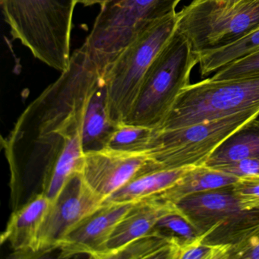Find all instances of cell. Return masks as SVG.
Wrapping results in <instances>:
<instances>
[{
    "mask_svg": "<svg viewBox=\"0 0 259 259\" xmlns=\"http://www.w3.org/2000/svg\"><path fill=\"white\" fill-rule=\"evenodd\" d=\"M258 51L259 27H257L230 45L195 54L198 56L201 75L206 76Z\"/></svg>",
    "mask_w": 259,
    "mask_h": 259,
    "instance_id": "d6986e66",
    "label": "cell"
},
{
    "mask_svg": "<svg viewBox=\"0 0 259 259\" xmlns=\"http://www.w3.org/2000/svg\"><path fill=\"white\" fill-rule=\"evenodd\" d=\"M259 108V75L213 79L185 88L159 130L214 120Z\"/></svg>",
    "mask_w": 259,
    "mask_h": 259,
    "instance_id": "277c9868",
    "label": "cell"
},
{
    "mask_svg": "<svg viewBox=\"0 0 259 259\" xmlns=\"http://www.w3.org/2000/svg\"><path fill=\"white\" fill-rule=\"evenodd\" d=\"M155 228L168 236L177 238L183 242H190L199 236L193 226L180 210L162 217L156 224Z\"/></svg>",
    "mask_w": 259,
    "mask_h": 259,
    "instance_id": "603a6c76",
    "label": "cell"
},
{
    "mask_svg": "<svg viewBox=\"0 0 259 259\" xmlns=\"http://www.w3.org/2000/svg\"><path fill=\"white\" fill-rule=\"evenodd\" d=\"M197 54L177 28L150 66L127 122L158 130L182 91L190 84Z\"/></svg>",
    "mask_w": 259,
    "mask_h": 259,
    "instance_id": "3957f363",
    "label": "cell"
},
{
    "mask_svg": "<svg viewBox=\"0 0 259 259\" xmlns=\"http://www.w3.org/2000/svg\"><path fill=\"white\" fill-rule=\"evenodd\" d=\"M149 151H123L103 147L86 151L81 174L106 200L142 172L160 169Z\"/></svg>",
    "mask_w": 259,
    "mask_h": 259,
    "instance_id": "30bf717a",
    "label": "cell"
},
{
    "mask_svg": "<svg viewBox=\"0 0 259 259\" xmlns=\"http://www.w3.org/2000/svg\"><path fill=\"white\" fill-rule=\"evenodd\" d=\"M105 201L85 183L81 174L74 176L51 204L39 232L34 255L58 249L68 233Z\"/></svg>",
    "mask_w": 259,
    "mask_h": 259,
    "instance_id": "9c48e42d",
    "label": "cell"
},
{
    "mask_svg": "<svg viewBox=\"0 0 259 259\" xmlns=\"http://www.w3.org/2000/svg\"><path fill=\"white\" fill-rule=\"evenodd\" d=\"M218 4L221 5L226 6V7H232L239 2L240 0H216Z\"/></svg>",
    "mask_w": 259,
    "mask_h": 259,
    "instance_id": "f1b7e54d",
    "label": "cell"
},
{
    "mask_svg": "<svg viewBox=\"0 0 259 259\" xmlns=\"http://www.w3.org/2000/svg\"><path fill=\"white\" fill-rule=\"evenodd\" d=\"M174 238L154 227L127 246L116 258L171 259Z\"/></svg>",
    "mask_w": 259,
    "mask_h": 259,
    "instance_id": "44dd1931",
    "label": "cell"
},
{
    "mask_svg": "<svg viewBox=\"0 0 259 259\" xmlns=\"http://www.w3.org/2000/svg\"><path fill=\"white\" fill-rule=\"evenodd\" d=\"M229 259H259V224L242 241L230 246Z\"/></svg>",
    "mask_w": 259,
    "mask_h": 259,
    "instance_id": "484cf974",
    "label": "cell"
},
{
    "mask_svg": "<svg viewBox=\"0 0 259 259\" xmlns=\"http://www.w3.org/2000/svg\"><path fill=\"white\" fill-rule=\"evenodd\" d=\"M181 0H108L84 43L101 72L139 33L176 13Z\"/></svg>",
    "mask_w": 259,
    "mask_h": 259,
    "instance_id": "5b68a950",
    "label": "cell"
},
{
    "mask_svg": "<svg viewBox=\"0 0 259 259\" xmlns=\"http://www.w3.org/2000/svg\"><path fill=\"white\" fill-rule=\"evenodd\" d=\"M178 15L177 28L198 54L230 45L259 27V0H240L232 7L192 0Z\"/></svg>",
    "mask_w": 259,
    "mask_h": 259,
    "instance_id": "52a82bcc",
    "label": "cell"
},
{
    "mask_svg": "<svg viewBox=\"0 0 259 259\" xmlns=\"http://www.w3.org/2000/svg\"><path fill=\"white\" fill-rule=\"evenodd\" d=\"M259 157V119L254 118L232 133L206 160L216 166L244 159Z\"/></svg>",
    "mask_w": 259,
    "mask_h": 259,
    "instance_id": "ac0fdd59",
    "label": "cell"
},
{
    "mask_svg": "<svg viewBox=\"0 0 259 259\" xmlns=\"http://www.w3.org/2000/svg\"><path fill=\"white\" fill-rule=\"evenodd\" d=\"M116 124L112 120L109 110L107 88L101 78L89 99L83 116L81 139L84 151L103 148Z\"/></svg>",
    "mask_w": 259,
    "mask_h": 259,
    "instance_id": "2e32d148",
    "label": "cell"
},
{
    "mask_svg": "<svg viewBox=\"0 0 259 259\" xmlns=\"http://www.w3.org/2000/svg\"><path fill=\"white\" fill-rule=\"evenodd\" d=\"M259 75V51L236 60L215 72L213 79L247 78Z\"/></svg>",
    "mask_w": 259,
    "mask_h": 259,
    "instance_id": "cb8c5ba5",
    "label": "cell"
},
{
    "mask_svg": "<svg viewBox=\"0 0 259 259\" xmlns=\"http://www.w3.org/2000/svg\"><path fill=\"white\" fill-rule=\"evenodd\" d=\"M178 22L177 12L153 22L103 72L110 114L116 125L128 120L150 66L177 31Z\"/></svg>",
    "mask_w": 259,
    "mask_h": 259,
    "instance_id": "7a4b0ae2",
    "label": "cell"
},
{
    "mask_svg": "<svg viewBox=\"0 0 259 259\" xmlns=\"http://www.w3.org/2000/svg\"><path fill=\"white\" fill-rule=\"evenodd\" d=\"M77 0H1L15 40L34 58L60 72L70 63L71 33Z\"/></svg>",
    "mask_w": 259,
    "mask_h": 259,
    "instance_id": "6da1fadb",
    "label": "cell"
},
{
    "mask_svg": "<svg viewBox=\"0 0 259 259\" xmlns=\"http://www.w3.org/2000/svg\"><path fill=\"white\" fill-rule=\"evenodd\" d=\"M210 167L216 168L239 179L259 177V157L244 159L234 163Z\"/></svg>",
    "mask_w": 259,
    "mask_h": 259,
    "instance_id": "4316f807",
    "label": "cell"
},
{
    "mask_svg": "<svg viewBox=\"0 0 259 259\" xmlns=\"http://www.w3.org/2000/svg\"><path fill=\"white\" fill-rule=\"evenodd\" d=\"M52 201L43 192L37 194L10 218L1 242H7L17 257L34 255L39 232Z\"/></svg>",
    "mask_w": 259,
    "mask_h": 259,
    "instance_id": "4fadbf2b",
    "label": "cell"
},
{
    "mask_svg": "<svg viewBox=\"0 0 259 259\" xmlns=\"http://www.w3.org/2000/svg\"><path fill=\"white\" fill-rule=\"evenodd\" d=\"M239 179L216 168L192 166L169 189L157 196L169 202H178L189 195L233 186Z\"/></svg>",
    "mask_w": 259,
    "mask_h": 259,
    "instance_id": "e0dca14e",
    "label": "cell"
},
{
    "mask_svg": "<svg viewBox=\"0 0 259 259\" xmlns=\"http://www.w3.org/2000/svg\"><path fill=\"white\" fill-rule=\"evenodd\" d=\"M155 128L121 122L115 125L104 147L123 151H148Z\"/></svg>",
    "mask_w": 259,
    "mask_h": 259,
    "instance_id": "ffe728a7",
    "label": "cell"
},
{
    "mask_svg": "<svg viewBox=\"0 0 259 259\" xmlns=\"http://www.w3.org/2000/svg\"><path fill=\"white\" fill-rule=\"evenodd\" d=\"M177 211L179 210L176 204L157 197L134 203L97 258H116L130 244L150 233L162 217Z\"/></svg>",
    "mask_w": 259,
    "mask_h": 259,
    "instance_id": "7c38bea8",
    "label": "cell"
},
{
    "mask_svg": "<svg viewBox=\"0 0 259 259\" xmlns=\"http://www.w3.org/2000/svg\"><path fill=\"white\" fill-rule=\"evenodd\" d=\"M62 146L44 178L43 193L54 201L68 182L81 172L84 151L81 130L61 138Z\"/></svg>",
    "mask_w": 259,
    "mask_h": 259,
    "instance_id": "5bb4252c",
    "label": "cell"
},
{
    "mask_svg": "<svg viewBox=\"0 0 259 259\" xmlns=\"http://www.w3.org/2000/svg\"><path fill=\"white\" fill-rule=\"evenodd\" d=\"M108 0H77V3L85 7H93V6H99L101 7Z\"/></svg>",
    "mask_w": 259,
    "mask_h": 259,
    "instance_id": "83f0119b",
    "label": "cell"
},
{
    "mask_svg": "<svg viewBox=\"0 0 259 259\" xmlns=\"http://www.w3.org/2000/svg\"><path fill=\"white\" fill-rule=\"evenodd\" d=\"M233 190L244 209L259 210V177L239 179Z\"/></svg>",
    "mask_w": 259,
    "mask_h": 259,
    "instance_id": "d4e9b609",
    "label": "cell"
},
{
    "mask_svg": "<svg viewBox=\"0 0 259 259\" xmlns=\"http://www.w3.org/2000/svg\"><path fill=\"white\" fill-rule=\"evenodd\" d=\"M176 205L204 243L235 245L259 224V210L244 209L233 186L189 195Z\"/></svg>",
    "mask_w": 259,
    "mask_h": 259,
    "instance_id": "ba28073f",
    "label": "cell"
},
{
    "mask_svg": "<svg viewBox=\"0 0 259 259\" xmlns=\"http://www.w3.org/2000/svg\"><path fill=\"white\" fill-rule=\"evenodd\" d=\"M230 246L204 243L199 236L190 242L176 239L172 259H229Z\"/></svg>",
    "mask_w": 259,
    "mask_h": 259,
    "instance_id": "7402d4cb",
    "label": "cell"
},
{
    "mask_svg": "<svg viewBox=\"0 0 259 259\" xmlns=\"http://www.w3.org/2000/svg\"><path fill=\"white\" fill-rule=\"evenodd\" d=\"M258 116L259 108L251 109L214 120L156 130L148 151L160 168L201 166L232 133Z\"/></svg>",
    "mask_w": 259,
    "mask_h": 259,
    "instance_id": "8992f818",
    "label": "cell"
},
{
    "mask_svg": "<svg viewBox=\"0 0 259 259\" xmlns=\"http://www.w3.org/2000/svg\"><path fill=\"white\" fill-rule=\"evenodd\" d=\"M192 166L184 168H160L142 172L105 201L113 203H136L157 197L174 186Z\"/></svg>",
    "mask_w": 259,
    "mask_h": 259,
    "instance_id": "9a60e30c",
    "label": "cell"
},
{
    "mask_svg": "<svg viewBox=\"0 0 259 259\" xmlns=\"http://www.w3.org/2000/svg\"><path fill=\"white\" fill-rule=\"evenodd\" d=\"M134 203L107 202L80 222L63 239L60 257L88 254L97 258L104 251L113 230Z\"/></svg>",
    "mask_w": 259,
    "mask_h": 259,
    "instance_id": "8fae6325",
    "label": "cell"
}]
</instances>
